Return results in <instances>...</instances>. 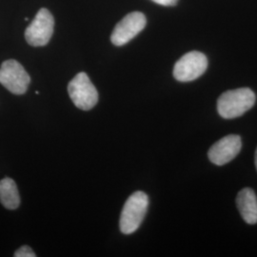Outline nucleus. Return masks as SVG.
Listing matches in <instances>:
<instances>
[{
  "mask_svg": "<svg viewBox=\"0 0 257 257\" xmlns=\"http://www.w3.org/2000/svg\"><path fill=\"white\" fill-rule=\"evenodd\" d=\"M16 257H36L37 254L34 252V250L30 248L29 246H23L21 248H19L16 253Z\"/></svg>",
  "mask_w": 257,
  "mask_h": 257,
  "instance_id": "9b49d317",
  "label": "nucleus"
},
{
  "mask_svg": "<svg viewBox=\"0 0 257 257\" xmlns=\"http://www.w3.org/2000/svg\"><path fill=\"white\" fill-rule=\"evenodd\" d=\"M255 94L248 88L223 92L217 100V111L223 118L232 119L243 115L255 104Z\"/></svg>",
  "mask_w": 257,
  "mask_h": 257,
  "instance_id": "f257e3e1",
  "label": "nucleus"
},
{
  "mask_svg": "<svg viewBox=\"0 0 257 257\" xmlns=\"http://www.w3.org/2000/svg\"><path fill=\"white\" fill-rule=\"evenodd\" d=\"M208 68V59L200 52H190L184 55L175 65L174 76L180 82H189L201 76Z\"/></svg>",
  "mask_w": 257,
  "mask_h": 257,
  "instance_id": "39448f33",
  "label": "nucleus"
},
{
  "mask_svg": "<svg viewBox=\"0 0 257 257\" xmlns=\"http://www.w3.org/2000/svg\"><path fill=\"white\" fill-rule=\"evenodd\" d=\"M31 81L23 66L17 60L4 61L0 68V83L12 93L23 94L27 91Z\"/></svg>",
  "mask_w": 257,
  "mask_h": 257,
  "instance_id": "423d86ee",
  "label": "nucleus"
},
{
  "mask_svg": "<svg viewBox=\"0 0 257 257\" xmlns=\"http://www.w3.org/2000/svg\"><path fill=\"white\" fill-rule=\"evenodd\" d=\"M147 19L142 13L134 12L127 15L114 28L110 40L115 46H123L145 28Z\"/></svg>",
  "mask_w": 257,
  "mask_h": 257,
  "instance_id": "0eeeda50",
  "label": "nucleus"
},
{
  "mask_svg": "<svg viewBox=\"0 0 257 257\" xmlns=\"http://www.w3.org/2000/svg\"><path fill=\"white\" fill-rule=\"evenodd\" d=\"M0 202L8 210H16L20 204L17 184L8 177L0 181Z\"/></svg>",
  "mask_w": 257,
  "mask_h": 257,
  "instance_id": "9d476101",
  "label": "nucleus"
},
{
  "mask_svg": "<svg viewBox=\"0 0 257 257\" xmlns=\"http://www.w3.org/2000/svg\"><path fill=\"white\" fill-rule=\"evenodd\" d=\"M55 19L52 14L45 9L39 10L33 22L25 31V38L31 46H45L54 33Z\"/></svg>",
  "mask_w": 257,
  "mask_h": 257,
  "instance_id": "20e7f679",
  "label": "nucleus"
},
{
  "mask_svg": "<svg viewBox=\"0 0 257 257\" xmlns=\"http://www.w3.org/2000/svg\"><path fill=\"white\" fill-rule=\"evenodd\" d=\"M255 167H256V170H257V149H256V152H255Z\"/></svg>",
  "mask_w": 257,
  "mask_h": 257,
  "instance_id": "ddd939ff",
  "label": "nucleus"
},
{
  "mask_svg": "<svg viewBox=\"0 0 257 257\" xmlns=\"http://www.w3.org/2000/svg\"><path fill=\"white\" fill-rule=\"evenodd\" d=\"M236 205L242 218L246 223L254 225L257 223V198L250 188L241 190L236 197Z\"/></svg>",
  "mask_w": 257,
  "mask_h": 257,
  "instance_id": "1a4fd4ad",
  "label": "nucleus"
},
{
  "mask_svg": "<svg viewBox=\"0 0 257 257\" xmlns=\"http://www.w3.org/2000/svg\"><path fill=\"white\" fill-rule=\"evenodd\" d=\"M68 92L74 105L81 110H91L98 101V92L85 73L74 76L68 85Z\"/></svg>",
  "mask_w": 257,
  "mask_h": 257,
  "instance_id": "7ed1b4c3",
  "label": "nucleus"
},
{
  "mask_svg": "<svg viewBox=\"0 0 257 257\" xmlns=\"http://www.w3.org/2000/svg\"><path fill=\"white\" fill-rule=\"evenodd\" d=\"M241 138L236 135H230L215 142L210 148L208 156L213 164L225 165L236 157L241 151Z\"/></svg>",
  "mask_w": 257,
  "mask_h": 257,
  "instance_id": "6e6552de",
  "label": "nucleus"
},
{
  "mask_svg": "<svg viewBox=\"0 0 257 257\" xmlns=\"http://www.w3.org/2000/svg\"><path fill=\"white\" fill-rule=\"evenodd\" d=\"M153 1L163 6H175L178 2V0H153Z\"/></svg>",
  "mask_w": 257,
  "mask_h": 257,
  "instance_id": "f8f14e48",
  "label": "nucleus"
},
{
  "mask_svg": "<svg viewBox=\"0 0 257 257\" xmlns=\"http://www.w3.org/2000/svg\"><path fill=\"white\" fill-rule=\"evenodd\" d=\"M149 197L143 192L133 193L125 203L120 216V230L125 234L135 232L147 213Z\"/></svg>",
  "mask_w": 257,
  "mask_h": 257,
  "instance_id": "f03ea898",
  "label": "nucleus"
}]
</instances>
